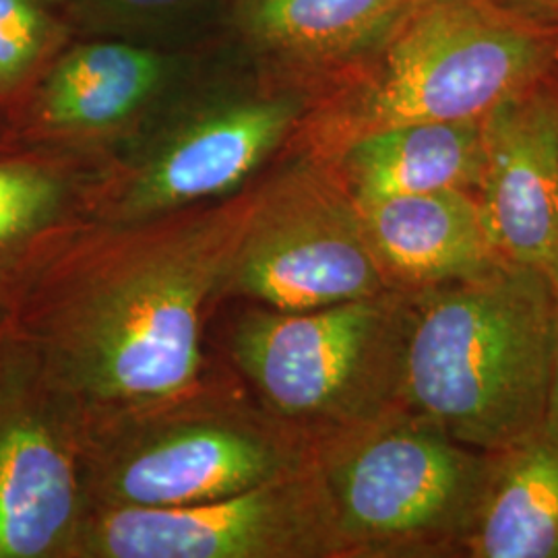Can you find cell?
I'll use <instances>...</instances> for the list:
<instances>
[{
  "label": "cell",
  "mask_w": 558,
  "mask_h": 558,
  "mask_svg": "<svg viewBox=\"0 0 558 558\" xmlns=\"http://www.w3.org/2000/svg\"><path fill=\"white\" fill-rule=\"evenodd\" d=\"M255 184L143 220H73L0 300V338L23 348L85 437L193 396L203 320L226 290Z\"/></svg>",
  "instance_id": "obj_1"
},
{
  "label": "cell",
  "mask_w": 558,
  "mask_h": 558,
  "mask_svg": "<svg viewBox=\"0 0 558 558\" xmlns=\"http://www.w3.org/2000/svg\"><path fill=\"white\" fill-rule=\"evenodd\" d=\"M557 331L555 286L507 260L412 292L399 408L465 447L502 453L546 422Z\"/></svg>",
  "instance_id": "obj_2"
},
{
  "label": "cell",
  "mask_w": 558,
  "mask_h": 558,
  "mask_svg": "<svg viewBox=\"0 0 558 558\" xmlns=\"http://www.w3.org/2000/svg\"><path fill=\"white\" fill-rule=\"evenodd\" d=\"M557 69V29L499 0H416L313 94L294 141L302 154L329 161L391 126L482 120Z\"/></svg>",
  "instance_id": "obj_3"
},
{
  "label": "cell",
  "mask_w": 558,
  "mask_h": 558,
  "mask_svg": "<svg viewBox=\"0 0 558 558\" xmlns=\"http://www.w3.org/2000/svg\"><path fill=\"white\" fill-rule=\"evenodd\" d=\"M216 46L98 184L100 220H143L226 199L296 137L313 94L265 71L240 44L230 59H211Z\"/></svg>",
  "instance_id": "obj_4"
},
{
  "label": "cell",
  "mask_w": 558,
  "mask_h": 558,
  "mask_svg": "<svg viewBox=\"0 0 558 558\" xmlns=\"http://www.w3.org/2000/svg\"><path fill=\"white\" fill-rule=\"evenodd\" d=\"M495 459L401 408L317 440L341 557L461 555Z\"/></svg>",
  "instance_id": "obj_5"
},
{
  "label": "cell",
  "mask_w": 558,
  "mask_h": 558,
  "mask_svg": "<svg viewBox=\"0 0 558 558\" xmlns=\"http://www.w3.org/2000/svg\"><path fill=\"white\" fill-rule=\"evenodd\" d=\"M408 292L313 311L255 308L232 352L278 422L320 440L399 408Z\"/></svg>",
  "instance_id": "obj_6"
},
{
  "label": "cell",
  "mask_w": 558,
  "mask_h": 558,
  "mask_svg": "<svg viewBox=\"0 0 558 558\" xmlns=\"http://www.w3.org/2000/svg\"><path fill=\"white\" fill-rule=\"evenodd\" d=\"M120 422L87 435L85 490L101 507H180L223 499L286 476L317 456V440L278 420L180 410Z\"/></svg>",
  "instance_id": "obj_7"
},
{
  "label": "cell",
  "mask_w": 558,
  "mask_h": 558,
  "mask_svg": "<svg viewBox=\"0 0 558 558\" xmlns=\"http://www.w3.org/2000/svg\"><path fill=\"white\" fill-rule=\"evenodd\" d=\"M274 311H313L389 292L359 205L327 161L299 158L255 184V205L226 283Z\"/></svg>",
  "instance_id": "obj_8"
},
{
  "label": "cell",
  "mask_w": 558,
  "mask_h": 558,
  "mask_svg": "<svg viewBox=\"0 0 558 558\" xmlns=\"http://www.w3.org/2000/svg\"><path fill=\"white\" fill-rule=\"evenodd\" d=\"M73 557H341L315 459L223 499L180 507H101L85 518Z\"/></svg>",
  "instance_id": "obj_9"
},
{
  "label": "cell",
  "mask_w": 558,
  "mask_h": 558,
  "mask_svg": "<svg viewBox=\"0 0 558 558\" xmlns=\"http://www.w3.org/2000/svg\"><path fill=\"white\" fill-rule=\"evenodd\" d=\"M85 433L34 359L0 338V558L73 557Z\"/></svg>",
  "instance_id": "obj_10"
},
{
  "label": "cell",
  "mask_w": 558,
  "mask_h": 558,
  "mask_svg": "<svg viewBox=\"0 0 558 558\" xmlns=\"http://www.w3.org/2000/svg\"><path fill=\"white\" fill-rule=\"evenodd\" d=\"M209 48L75 38L23 104V135L57 149L135 133L195 73Z\"/></svg>",
  "instance_id": "obj_11"
},
{
  "label": "cell",
  "mask_w": 558,
  "mask_h": 558,
  "mask_svg": "<svg viewBox=\"0 0 558 558\" xmlns=\"http://www.w3.org/2000/svg\"><path fill=\"white\" fill-rule=\"evenodd\" d=\"M484 170L474 193L500 259L558 292V81L555 73L484 117Z\"/></svg>",
  "instance_id": "obj_12"
},
{
  "label": "cell",
  "mask_w": 558,
  "mask_h": 558,
  "mask_svg": "<svg viewBox=\"0 0 558 558\" xmlns=\"http://www.w3.org/2000/svg\"><path fill=\"white\" fill-rule=\"evenodd\" d=\"M416 0H251L232 17L248 57L315 94L366 54Z\"/></svg>",
  "instance_id": "obj_13"
},
{
  "label": "cell",
  "mask_w": 558,
  "mask_h": 558,
  "mask_svg": "<svg viewBox=\"0 0 558 558\" xmlns=\"http://www.w3.org/2000/svg\"><path fill=\"white\" fill-rule=\"evenodd\" d=\"M368 246L391 290L422 292L493 269L500 257L474 193L445 189L359 205Z\"/></svg>",
  "instance_id": "obj_14"
},
{
  "label": "cell",
  "mask_w": 558,
  "mask_h": 558,
  "mask_svg": "<svg viewBox=\"0 0 558 558\" xmlns=\"http://www.w3.org/2000/svg\"><path fill=\"white\" fill-rule=\"evenodd\" d=\"M482 120L391 126L352 141L327 163L356 205L445 189L476 193L484 170Z\"/></svg>",
  "instance_id": "obj_15"
},
{
  "label": "cell",
  "mask_w": 558,
  "mask_h": 558,
  "mask_svg": "<svg viewBox=\"0 0 558 558\" xmlns=\"http://www.w3.org/2000/svg\"><path fill=\"white\" fill-rule=\"evenodd\" d=\"M463 557L558 558V428L497 453Z\"/></svg>",
  "instance_id": "obj_16"
},
{
  "label": "cell",
  "mask_w": 558,
  "mask_h": 558,
  "mask_svg": "<svg viewBox=\"0 0 558 558\" xmlns=\"http://www.w3.org/2000/svg\"><path fill=\"white\" fill-rule=\"evenodd\" d=\"M87 189L57 149L0 151V300L41 244L75 220Z\"/></svg>",
  "instance_id": "obj_17"
},
{
  "label": "cell",
  "mask_w": 558,
  "mask_h": 558,
  "mask_svg": "<svg viewBox=\"0 0 558 558\" xmlns=\"http://www.w3.org/2000/svg\"><path fill=\"white\" fill-rule=\"evenodd\" d=\"M59 11L75 38L163 50H205L232 27V0H60Z\"/></svg>",
  "instance_id": "obj_18"
},
{
  "label": "cell",
  "mask_w": 558,
  "mask_h": 558,
  "mask_svg": "<svg viewBox=\"0 0 558 558\" xmlns=\"http://www.w3.org/2000/svg\"><path fill=\"white\" fill-rule=\"evenodd\" d=\"M73 40L69 23L50 0H0V106L25 104Z\"/></svg>",
  "instance_id": "obj_19"
},
{
  "label": "cell",
  "mask_w": 558,
  "mask_h": 558,
  "mask_svg": "<svg viewBox=\"0 0 558 558\" xmlns=\"http://www.w3.org/2000/svg\"><path fill=\"white\" fill-rule=\"evenodd\" d=\"M499 2L521 17L558 32V0H499Z\"/></svg>",
  "instance_id": "obj_20"
},
{
  "label": "cell",
  "mask_w": 558,
  "mask_h": 558,
  "mask_svg": "<svg viewBox=\"0 0 558 558\" xmlns=\"http://www.w3.org/2000/svg\"><path fill=\"white\" fill-rule=\"evenodd\" d=\"M546 422L558 428V331L555 343V360H553V377H550V399H548V414Z\"/></svg>",
  "instance_id": "obj_21"
},
{
  "label": "cell",
  "mask_w": 558,
  "mask_h": 558,
  "mask_svg": "<svg viewBox=\"0 0 558 558\" xmlns=\"http://www.w3.org/2000/svg\"><path fill=\"white\" fill-rule=\"evenodd\" d=\"M246 2H251V0H232V17H234V13L239 11L240 7H244Z\"/></svg>",
  "instance_id": "obj_22"
},
{
  "label": "cell",
  "mask_w": 558,
  "mask_h": 558,
  "mask_svg": "<svg viewBox=\"0 0 558 558\" xmlns=\"http://www.w3.org/2000/svg\"><path fill=\"white\" fill-rule=\"evenodd\" d=\"M13 145H11V141L7 140L2 133H0V151H4V149H11Z\"/></svg>",
  "instance_id": "obj_23"
},
{
  "label": "cell",
  "mask_w": 558,
  "mask_h": 558,
  "mask_svg": "<svg viewBox=\"0 0 558 558\" xmlns=\"http://www.w3.org/2000/svg\"><path fill=\"white\" fill-rule=\"evenodd\" d=\"M50 2H52V4H57V7L60 4V0H50Z\"/></svg>",
  "instance_id": "obj_24"
}]
</instances>
